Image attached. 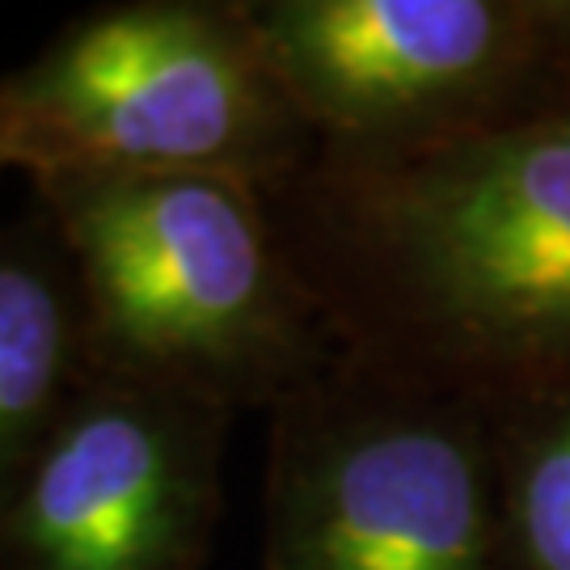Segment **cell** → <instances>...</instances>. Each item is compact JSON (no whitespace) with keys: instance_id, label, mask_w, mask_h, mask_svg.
Masks as SVG:
<instances>
[{"instance_id":"1","label":"cell","mask_w":570,"mask_h":570,"mask_svg":"<svg viewBox=\"0 0 570 570\" xmlns=\"http://www.w3.org/2000/svg\"><path fill=\"white\" fill-rule=\"evenodd\" d=\"M343 351L487 410L570 397V94L266 190Z\"/></svg>"},{"instance_id":"2","label":"cell","mask_w":570,"mask_h":570,"mask_svg":"<svg viewBox=\"0 0 570 570\" xmlns=\"http://www.w3.org/2000/svg\"><path fill=\"white\" fill-rule=\"evenodd\" d=\"M30 183L77 271L98 372L271 414L343 351L263 186L136 169Z\"/></svg>"},{"instance_id":"3","label":"cell","mask_w":570,"mask_h":570,"mask_svg":"<svg viewBox=\"0 0 570 570\" xmlns=\"http://www.w3.org/2000/svg\"><path fill=\"white\" fill-rule=\"evenodd\" d=\"M0 148L47 169L220 174L263 190L317 157L242 0H115L0 77Z\"/></svg>"},{"instance_id":"4","label":"cell","mask_w":570,"mask_h":570,"mask_svg":"<svg viewBox=\"0 0 570 570\" xmlns=\"http://www.w3.org/2000/svg\"><path fill=\"white\" fill-rule=\"evenodd\" d=\"M263 570H508L490 410L338 351L271 410Z\"/></svg>"},{"instance_id":"5","label":"cell","mask_w":570,"mask_h":570,"mask_svg":"<svg viewBox=\"0 0 570 570\" xmlns=\"http://www.w3.org/2000/svg\"><path fill=\"white\" fill-rule=\"evenodd\" d=\"M317 148L444 144L570 94V0H242Z\"/></svg>"},{"instance_id":"6","label":"cell","mask_w":570,"mask_h":570,"mask_svg":"<svg viewBox=\"0 0 570 570\" xmlns=\"http://www.w3.org/2000/svg\"><path fill=\"white\" fill-rule=\"evenodd\" d=\"M228 428L233 410L94 367L0 499V570H204Z\"/></svg>"},{"instance_id":"7","label":"cell","mask_w":570,"mask_h":570,"mask_svg":"<svg viewBox=\"0 0 570 570\" xmlns=\"http://www.w3.org/2000/svg\"><path fill=\"white\" fill-rule=\"evenodd\" d=\"M94 376L72 258L47 212L0 225V499Z\"/></svg>"},{"instance_id":"8","label":"cell","mask_w":570,"mask_h":570,"mask_svg":"<svg viewBox=\"0 0 570 570\" xmlns=\"http://www.w3.org/2000/svg\"><path fill=\"white\" fill-rule=\"evenodd\" d=\"M508 570H570V397L490 410Z\"/></svg>"},{"instance_id":"9","label":"cell","mask_w":570,"mask_h":570,"mask_svg":"<svg viewBox=\"0 0 570 570\" xmlns=\"http://www.w3.org/2000/svg\"><path fill=\"white\" fill-rule=\"evenodd\" d=\"M4 169H13V161H9V157H4V148H0V174H4Z\"/></svg>"}]
</instances>
